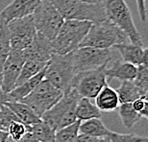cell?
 I'll return each mask as SVG.
<instances>
[{
    "mask_svg": "<svg viewBox=\"0 0 148 142\" xmlns=\"http://www.w3.org/2000/svg\"><path fill=\"white\" fill-rule=\"evenodd\" d=\"M10 45V38H9V32L7 28V22L0 18V87L2 83V73L3 66L7 59L9 53L11 51Z\"/></svg>",
    "mask_w": 148,
    "mask_h": 142,
    "instance_id": "25",
    "label": "cell"
},
{
    "mask_svg": "<svg viewBox=\"0 0 148 142\" xmlns=\"http://www.w3.org/2000/svg\"><path fill=\"white\" fill-rule=\"evenodd\" d=\"M41 0H13L0 12V18L5 22L30 16L35 12Z\"/></svg>",
    "mask_w": 148,
    "mask_h": 142,
    "instance_id": "14",
    "label": "cell"
},
{
    "mask_svg": "<svg viewBox=\"0 0 148 142\" xmlns=\"http://www.w3.org/2000/svg\"><path fill=\"white\" fill-rule=\"evenodd\" d=\"M114 48L119 51L123 61L134 64L136 66H140L143 63V47L136 45L133 43L122 42L116 44Z\"/></svg>",
    "mask_w": 148,
    "mask_h": 142,
    "instance_id": "18",
    "label": "cell"
},
{
    "mask_svg": "<svg viewBox=\"0 0 148 142\" xmlns=\"http://www.w3.org/2000/svg\"><path fill=\"white\" fill-rule=\"evenodd\" d=\"M18 119L16 118V116L14 115V113L8 108L7 106H2V109H0V121H1V127H2V131L7 132V130L10 126V124L13 121H16Z\"/></svg>",
    "mask_w": 148,
    "mask_h": 142,
    "instance_id": "31",
    "label": "cell"
},
{
    "mask_svg": "<svg viewBox=\"0 0 148 142\" xmlns=\"http://www.w3.org/2000/svg\"><path fill=\"white\" fill-rule=\"evenodd\" d=\"M23 52L25 61H35L40 63H48L54 55L51 40L37 32L33 41L26 47Z\"/></svg>",
    "mask_w": 148,
    "mask_h": 142,
    "instance_id": "13",
    "label": "cell"
},
{
    "mask_svg": "<svg viewBox=\"0 0 148 142\" xmlns=\"http://www.w3.org/2000/svg\"><path fill=\"white\" fill-rule=\"evenodd\" d=\"M117 92L118 99L120 104L124 103H132L136 99L143 96V94L136 85L134 81H124L121 83L120 87L115 89Z\"/></svg>",
    "mask_w": 148,
    "mask_h": 142,
    "instance_id": "22",
    "label": "cell"
},
{
    "mask_svg": "<svg viewBox=\"0 0 148 142\" xmlns=\"http://www.w3.org/2000/svg\"><path fill=\"white\" fill-rule=\"evenodd\" d=\"M80 123L81 121L76 120L70 125L56 131L55 142H73L79 134Z\"/></svg>",
    "mask_w": 148,
    "mask_h": 142,
    "instance_id": "27",
    "label": "cell"
},
{
    "mask_svg": "<svg viewBox=\"0 0 148 142\" xmlns=\"http://www.w3.org/2000/svg\"><path fill=\"white\" fill-rule=\"evenodd\" d=\"M97 139H98V138H96V137H90V135H87V134H79L73 142H96Z\"/></svg>",
    "mask_w": 148,
    "mask_h": 142,
    "instance_id": "34",
    "label": "cell"
},
{
    "mask_svg": "<svg viewBox=\"0 0 148 142\" xmlns=\"http://www.w3.org/2000/svg\"><path fill=\"white\" fill-rule=\"evenodd\" d=\"M106 66L77 73L74 76L71 89L75 90L81 98L94 99L99 91L107 85Z\"/></svg>",
    "mask_w": 148,
    "mask_h": 142,
    "instance_id": "10",
    "label": "cell"
},
{
    "mask_svg": "<svg viewBox=\"0 0 148 142\" xmlns=\"http://www.w3.org/2000/svg\"><path fill=\"white\" fill-rule=\"evenodd\" d=\"M77 120L85 121L92 118H101L102 112L97 109V106L90 102V99L80 98L75 111Z\"/></svg>",
    "mask_w": 148,
    "mask_h": 142,
    "instance_id": "21",
    "label": "cell"
},
{
    "mask_svg": "<svg viewBox=\"0 0 148 142\" xmlns=\"http://www.w3.org/2000/svg\"><path fill=\"white\" fill-rule=\"evenodd\" d=\"M72 64L75 73L85 72L107 66L112 60L110 49H99L94 47H79L71 53Z\"/></svg>",
    "mask_w": 148,
    "mask_h": 142,
    "instance_id": "9",
    "label": "cell"
},
{
    "mask_svg": "<svg viewBox=\"0 0 148 142\" xmlns=\"http://www.w3.org/2000/svg\"><path fill=\"white\" fill-rule=\"evenodd\" d=\"M103 6L107 19L120 28L129 38L131 43L143 46V38L136 27L125 0H103Z\"/></svg>",
    "mask_w": 148,
    "mask_h": 142,
    "instance_id": "4",
    "label": "cell"
},
{
    "mask_svg": "<svg viewBox=\"0 0 148 142\" xmlns=\"http://www.w3.org/2000/svg\"><path fill=\"white\" fill-rule=\"evenodd\" d=\"M137 1L138 12L140 14V18L143 23L147 22V14H146V7H145V0H136Z\"/></svg>",
    "mask_w": 148,
    "mask_h": 142,
    "instance_id": "32",
    "label": "cell"
},
{
    "mask_svg": "<svg viewBox=\"0 0 148 142\" xmlns=\"http://www.w3.org/2000/svg\"><path fill=\"white\" fill-rule=\"evenodd\" d=\"M110 138L112 142H140L145 140L147 137L133 134H119V132H112Z\"/></svg>",
    "mask_w": 148,
    "mask_h": 142,
    "instance_id": "30",
    "label": "cell"
},
{
    "mask_svg": "<svg viewBox=\"0 0 148 142\" xmlns=\"http://www.w3.org/2000/svg\"><path fill=\"white\" fill-rule=\"evenodd\" d=\"M75 75L71 53L67 55L54 54L45 67L44 80L50 82L63 93H67L71 90Z\"/></svg>",
    "mask_w": 148,
    "mask_h": 142,
    "instance_id": "6",
    "label": "cell"
},
{
    "mask_svg": "<svg viewBox=\"0 0 148 142\" xmlns=\"http://www.w3.org/2000/svg\"><path fill=\"white\" fill-rule=\"evenodd\" d=\"M9 138V134L7 132L0 130V142H6Z\"/></svg>",
    "mask_w": 148,
    "mask_h": 142,
    "instance_id": "37",
    "label": "cell"
},
{
    "mask_svg": "<svg viewBox=\"0 0 148 142\" xmlns=\"http://www.w3.org/2000/svg\"><path fill=\"white\" fill-rule=\"evenodd\" d=\"M44 73H45V68L41 70L40 73H38L36 76L32 77L31 79L27 80L18 87H14L11 92H9L12 101H20L29 95L36 88L37 85L44 79Z\"/></svg>",
    "mask_w": 148,
    "mask_h": 142,
    "instance_id": "20",
    "label": "cell"
},
{
    "mask_svg": "<svg viewBox=\"0 0 148 142\" xmlns=\"http://www.w3.org/2000/svg\"><path fill=\"white\" fill-rule=\"evenodd\" d=\"M81 1H85L88 3H99V2H102L103 0H81Z\"/></svg>",
    "mask_w": 148,
    "mask_h": 142,
    "instance_id": "40",
    "label": "cell"
},
{
    "mask_svg": "<svg viewBox=\"0 0 148 142\" xmlns=\"http://www.w3.org/2000/svg\"><path fill=\"white\" fill-rule=\"evenodd\" d=\"M5 106H7L14 112L18 121H20L26 126L33 125V124H36L41 120L24 103H21L19 101H11L6 103Z\"/></svg>",
    "mask_w": 148,
    "mask_h": 142,
    "instance_id": "17",
    "label": "cell"
},
{
    "mask_svg": "<svg viewBox=\"0 0 148 142\" xmlns=\"http://www.w3.org/2000/svg\"><path fill=\"white\" fill-rule=\"evenodd\" d=\"M27 131L40 142H55L56 131L41 120L36 124L27 126Z\"/></svg>",
    "mask_w": 148,
    "mask_h": 142,
    "instance_id": "23",
    "label": "cell"
},
{
    "mask_svg": "<svg viewBox=\"0 0 148 142\" xmlns=\"http://www.w3.org/2000/svg\"><path fill=\"white\" fill-rule=\"evenodd\" d=\"M17 142H40V141H38L37 138L31 134V132H27V134H26L21 139L18 140Z\"/></svg>",
    "mask_w": 148,
    "mask_h": 142,
    "instance_id": "36",
    "label": "cell"
},
{
    "mask_svg": "<svg viewBox=\"0 0 148 142\" xmlns=\"http://www.w3.org/2000/svg\"><path fill=\"white\" fill-rule=\"evenodd\" d=\"M127 36L116 25L106 19L92 23L80 47H94L99 49H110L116 44L126 42Z\"/></svg>",
    "mask_w": 148,
    "mask_h": 142,
    "instance_id": "3",
    "label": "cell"
},
{
    "mask_svg": "<svg viewBox=\"0 0 148 142\" xmlns=\"http://www.w3.org/2000/svg\"><path fill=\"white\" fill-rule=\"evenodd\" d=\"M0 130H2V127H1V121H0Z\"/></svg>",
    "mask_w": 148,
    "mask_h": 142,
    "instance_id": "43",
    "label": "cell"
},
{
    "mask_svg": "<svg viewBox=\"0 0 148 142\" xmlns=\"http://www.w3.org/2000/svg\"><path fill=\"white\" fill-rule=\"evenodd\" d=\"M12 99L9 93H5L4 91L1 89V87H0V109H2V106H4L5 104L7 102H11Z\"/></svg>",
    "mask_w": 148,
    "mask_h": 142,
    "instance_id": "35",
    "label": "cell"
},
{
    "mask_svg": "<svg viewBox=\"0 0 148 142\" xmlns=\"http://www.w3.org/2000/svg\"><path fill=\"white\" fill-rule=\"evenodd\" d=\"M12 49L24 50L30 45L37 34L33 16L20 17L7 22Z\"/></svg>",
    "mask_w": 148,
    "mask_h": 142,
    "instance_id": "11",
    "label": "cell"
},
{
    "mask_svg": "<svg viewBox=\"0 0 148 142\" xmlns=\"http://www.w3.org/2000/svg\"><path fill=\"white\" fill-rule=\"evenodd\" d=\"M95 105L100 111L111 112L116 111L120 105L117 92L108 84L99 91L95 98Z\"/></svg>",
    "mask_w": 148,
    "mask_h": 142,
    "instance_id": "16",
    "label": "cell"
},
{
    "mask_svg": "<svg viewBox=\"0 0 148 142\" xmlns=\"http://www.w3.org/2000/svg\"><path fill=\"white\" fill-rule=\"evenodd\" d=\"M27 132H28L27 126L17 120L13 121V122L10 124V126H9V128L7 130L9 137L16 142L21 139V138L27 134Z\"/></svg>",
    "mask_w": 148,
    "mask_h": 142,
    "instance_id": "29",
    "label": "cell"
},
{
    "mask_svg": "<svg viewBox=\"0 0 148 142\" xmlns=\"http://www.w3.org/2000/svg\"><path fill=\"white\" fill-rule=\"evenodd\" d=\"M80 98L73 89L64 93L62 98L41 116V121L48 124L55 131L74 123L77 120L75 111Z\"/></svg>",
    "mask_w": 148,
    "mask_h": 142,
    "instance_id": "5",
    "label": "cell"
},
{
    "mask_svg": "<svg viewBox=\"0 0 148 142\" xmlns=\"http://www.w3.org/2000/svg\"><path fill=\"white\" fill-rule=\"evenodd\" d=\"M117 111L121 122L126 129H132L141 118L140 112L136 111L133 108L132 103L120 104L117 108Z\"/></svg>",
    "mask_w": 148,
    "mask_h": 142,
    "instance_id": "24",
    "label": "cell"
},
{
    "mask_svg": "<svg viewBox=\"0 0 148 142\" xmlns=\"http://www.w3.org/2000/svg\"><path fill=\"white\" fill-rule=\"evenodd\" d=\"M140 113L141 115V117L146 118V119L148 120V103L146 101H145V106H144V109L140 112Z\"/></svg>",
    "mask_w": 148,
    "mask_h": 142,
    "instance_id": "38",
    "label": "cell"
},
{
    "mask_svg": "<svg viewBox=\"0 0 148 142\" xmlns=\"http://www.w3.org/2000/svg\"><path fill=\"white\" fill-rule=\"evenodd\" d=\"M63 95L64 93L59 88L43 79L29 95L20 100L19 102L27 105L38 117L41 118V116L51 109Z\"/></svg>",
    "mask_w": 148,
    "mask_h": 142,
    "instance_id": "8",
    "label": "cell"
},
{
    "mask_svg": "<svg viewBox=\"0 0 148 142\" xmlns=\"http://www.w3.org/2000/svg\"><path fill=\"white\" fill-rule=\"evenodd\" d=\"M6 142H16V141H14L13 139H11V138H10V137H9V138H8V140H7V141H6Z\"/></svg>",
    "mask_w": 148,
    "mask_h": 142,
    "instance_id": "41",
    "label": "cell"
},
{
    "mask_svg": "<svg viewBox=\"0 0 148 142\" xmlns=\"http://www.w3.org/2000/svg\"><path fill=\"white\" fill-rule=\"evenodd\" d=\"M32 16L38 33L51 41L58 35L64 22L60 12L49 0H41Z\"/></svg>",
    "mask_w": 148,
    "mask_h": 142,
    "instance_id": "7",
    "label": "cell"
},
{
    "mask_svg": "<svg viewBox=\"0 0 148 142\" xmlns=\"http://www.w3.org/2000/svg\"><path fill=\"white\" fill-rule=\"evenodd\" d=\"M92 23L79 20H64L58 35L51 41L54 54L67 55L80 47Z\"/></svg>",
    "mask_w": 148,
    "mask_h": 142,
    "instance_id": "2",
    "label": "cell"
},
{
    "mask_svg": "<svg viewBox=\"0 0 148 142\" xmlns=\"http://www.w3.org/2000/svg\"><path fill=\"white\" fill-rule=\"evenodd\" d=\"M132 106L136 111L140 112L144 109V106H145V100H144L143 97L141 96L140 98L136 99L134 102H132Z\"/></svg>",
    "mask_w": 148,
    "mask_h": 142,
    "instance_id": "33",
    "label": "cell"
},
{
    "mask_svg": "<svg viewBox=\"0 0 148 142\" xmlns=\"http://www.w3.org/2000/svg\"><path fill=\"white\" fill-rule=\"evenodd\" d=\"M138 66L123 61H115L110 68H105L107 79H116L121 82L134 81L137 76Z\"/></svg>",
    "mask_w": 148,
    "mask_h": 142,
    "instance_id": "15",
    "label": "cell"
},
{
    "mask_svg": "<svg viewBox=\"0 0 148 142\" xmlns=\"http://www.w3.org/2000/svg\"><path fill=\"white\" fill-rule=\"evenodd\" d=\"M48 63H40V61H25L23 63L21 71H20L19 77L16 81V87H18L27 80L31 79L32 77L36 76L38 73H40L41 70H43L46 67Z\"/></svg>",
    "mask_w": 148,
    "mask_h": 142,
    "instance_id": "26",
    "label": "cell"
},
{
    "mask_svg": "<svg viewBox=\"0 0 148 142\" xmlns=\"http://www.w3.org/2000/svg\"><path fill=\"white\" fill-rule=\"evenodd\" d=\"M24 63L25 59L23 57L22 50L11 49L3 66L1 89L5 93L11 92L16 87V81Z\"/></svg>",
    "mask_w": 148,
    "mask_h": 142,
    "instance_id": "12",
    "label": "cell"
},
{
    "mask_svg": "<svg viewBox=\"0 0 148 142\" xmlns=\"http://www.w3.org/2000/svg\"><path fill=\"white\" fill-rule=\"evenodd\" d=\"M64 20H79L91 23L106 20L103 1L99 3H88L81 0H49Z\"/></svg>",
    "mask_w": 148,
    "mask_h": 142,
    "instance_id": "1",
    "label": "cell"
},
{
    "mask_svg": "<svg viewBox=\"0 0 148 142\" xmlns=\"http://www.w3.org/2000/svg\"><path fill=\"white\" fill-rule=\"evenodd\" d=\"M110 131L100 118H92L85 121H81L79 126V134H87L90 137L100 138L103 137H108L111 134Z\"/></svg>",
    "mask_w": 148,
    "mask_h": 142,
    "instance_id": "19",
    "label": "cell"
},
{
    "mask_svg": "<svg viewBox=\"0 0 148 142\" xmlns=\"http://www.w3.org/2000/svg\"><path fill=\"white\" fill-rule=\"evenodd\" d=\"M147 48H148V47H147Z\"/></svg>",
    "mask_w": 148,
    "mask_h": 142,
    "instance_id": "44",
    "label": "cell"
},
{
    "mask_svg": "<svg viewBox=\"0 0 148 142\" xmlns=\"http://www.w3.org/2000/svg\"><path fill=\"white\" fill-rule=\"evenodd\" d=\"M134 83L143 95L148 92V67L141 64L138 66L137 76L134 80Z\"/></svg>",
    "mask_w": 148,
    "mask_h": 142,
    "instance_id": "28",
    "label": "cell"
},
{
    "mask_svg": "<svg viewBox=\"0 0 148 142\" xmlns=\"http://www.w3.org/2000/svg\"><path fill=\"white\" fill-rule=\"evenodd\" d=\"M96 142H112V141H111L110 135H108V137H103L98 138Z\"/></svg>",
    "mask_w": 148,
    "mask_h": 142,
    "instance_id": "39",
    "label": "cell"
},
{
    "mask_svg": "<svg viewBox=\"0 0 148 142\" xmlns=\"http://www.w3.org/2000/svg\"><path fill=\"white\" fill-rule=\"evenodd\" d=\"M140 142H148V137L146 138V139H145V140H143V141H140Z\"/></svg>",
    "mask_w": 148,
    "mask_h": 142,
    "instance_id": "42",
    "label": "cell"
}]
</instances>
